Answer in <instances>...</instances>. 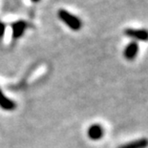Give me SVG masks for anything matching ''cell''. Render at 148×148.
Here are the masks:
<instances>
[{
  "label": "cell",
  "mask_w": 148,
  "mask_h": 148,
  "mask_svg": "<svg viewBox=\"0 0 148 148\" xmlns=\"http://www.w3.org/2000/svg\"><path fill=\"white\" fill-rule=\"evenodd\" d=\"M32 1H33V2H34V3H37V2H39L40 0H32Z\"/></svg>",
  "instance_id": "9"
},
{
  "label": "cell",
  "mask_w": 148,
  "mask_h": 148,
  "mask_svg": "<svg viewBox=\"0 0 148 148\" xmlns=\"http://www.w3.org/2000/svg\"><path fill=\"white\" fill-rule=\"evenodd\" d=\"M124 34L134 41H148V30L146 29H134L127 28L124 30Z\"/></svg>",
  "instance_id": "2"
},
{
  "label": "cell",
  "mask_w": 148,
  "mask_h": 148,
  "mask_svg": "<svg viewBox=\"0 0 148 148\" xmlns=\"http://www.w3.org/2000/svg\"><path fill=\"white\" fill-rule=\"evenodd\" d=\"M0 108L5 111H12L16 108V103L6 97L1 89H0Z\"/></svg>",
  "instance_id": "6"
},
{
  "label": "cell",
  "mask_w": 148,
  "mask_h": 148,
  "mask_svg": "<svg viewBox=\"0 0 148 148\" xmlns=\"http://www.w3.org/2000/svg\"><path fill=\"white\" fill-rule=\"evenodd\" d=\"M148 147V138H141L138 140L130 141L128 143H124L118 148H147Z\"/></svg>",
  "instance_id": "7"
},
{
  "label": "cell",
  "mask_w": 148,
  "mask_h": 148,
  "mask_svg": "<svg viewBox=\"0 0 148 148\" xmlns=\"http://www.w3.org/2000/svg\"><path fill=\"white\" fill-rule=\"evenodd\" d=\"M58 16L64 24L73 31H79L82 28V21L78 18L77 15L71 14L70 12L64 10V9H60L58 11Z\"/></svg>",
  "instance_id": "1"
},
{
  "label": "cell",
  "mask_w": 148,
  "mask_h": 148,
  "mask_svg": "<svg viewBox=\"0 0 148 148\" xmlns=\"http://www.w3.org/2000/svg\"><path fill=\"white\" fill-rule=\"evenodd\" d=\"M138 53V44L137 41H131L127 46L124 48L123 51V56L127 60H134L137 58Z\"/></svg>",
  "instance_id": "5"
},
{
  "label": "cell",
  "mask_w": 148,
  "mask_h": 148,
  "mask_svg": "<svg viewBox=\"0 0 148 148\" xmlns=\"http://www.w3.org/2000/svg\"><path fill=\"white\" fill-rule=\"evenodd\" d=\"M104 135V129L99 123H94L88 128L87 136L92 140H99Z\"/></svg>",
  "instance_id": "4"
},
{
  "label": "cell",
  "mask_w": 148,
  "mask_h": 148,
  "mask_svg": "<svg viewBox=\"0 0 148 148\" xmlns=\"http://www.w3.org/2000/svg\"><path fill=\"white\" fill-rule=\"evenodd\" d=\"M5 31H6V25L5 23L0 20V38H2L4 36V34H5Z\"/></svg>",
  "instance_id": "8"
},
{
  "label": "cell",
  "mask_w": 148,
  "mask_h": 148,
  "mask_svg": "<svg viewBox=\"0 0 148 148\" xmlns=\"http://www.w3.org/2000/svg\"><path fill=\"white\" fill-rule=\"evenodd\" d=\"M11 27L12 32V38L17 39L23 36V34L28 28V23L25 20H17L12 23Z\"/></svg>",
  "instance_id": "3"
}]
</instances>
